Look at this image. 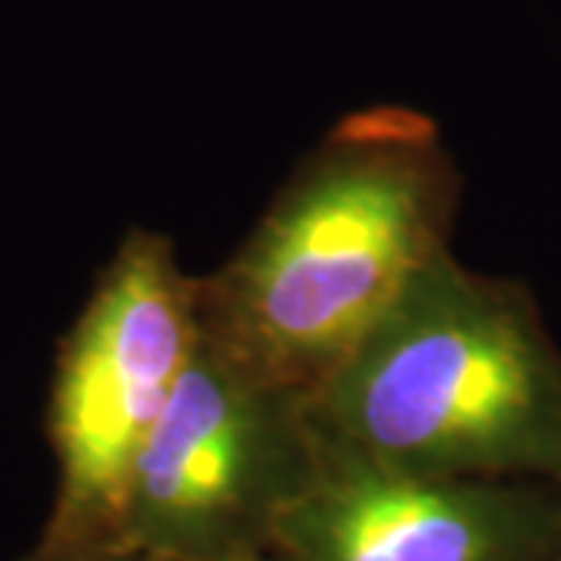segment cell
<instances>
[{
  "label": "cell",
  "instance_id": "8992f818",
  "mask_svg": "<svg viewBox=\"0 0 561 561\" xmlns=\"http://www.w3.org/2000/svg\"><path fill=\"white\" fill-rule=\"evenodd\" d=\"M28 561H131V556L122 552H110V549H44Z\"/></svg>",
  "mask_w": 561,
  "mask_h": 561
},
{
  "label": "cell",
  "instance_id": "ba28073f",
  "mask_svg": "<svg viewBox=\"0 0 561 561\" xmlns=\"http://www.w3.org/2000/svg\"><path fill=\"white\" fill-rule=\"evenodd\" d=\"M546 561H561V540H559V546L552 549V556H549V559H546Z\"/></svg>",
  "mask_w": 561,
  "mask_h": 561
},
{
  "label": "cell",
  "instance_id": "52a82bcc",
  "mask_svg": "<svg viewBox=\"0 0 561 561\" xmlns=\"http://www.w3.org/2000/svg\"><path fill=\"white\" fill-rule=\"evenodd\" d=\"M131 561H284L275 552H256V556H225V559H184V556H131Z\"/></svg>",
  "mask_w": 561,
  "mask_h": 561
},
{
  "label": "cell",
  "instance_id": "277c9868",
  "mask_svg": "<svg viewBox=\"0 0 561 561\" xmlns=\"http://www.w3.org/2000/svg\"><path fill=\"white\" fill-rule=\"evenodd\" d=\"M324 459L312 397L201 343L140 453L122 518L125 556L272 552L280 515Z\"/></svg>",
  "mask_w": 561,
  "mask_h": 561
},
{
  "label": "cell",
  "instance_id": "6da1fadb",
  "mask_svg": "<svg viewBox=\"0 0 561 561\" xmlns=\"http://www.w3.org/2000/svg\"><path fill=\"white\" fill-rule=\"evenodd\" d=\"M459 169L419 110L368 106L306 153L238 253L201 278L206 341L312 397L443 250Z\"/></svg>",
  "mask_w": 561,
  "mask_h": 561
},
{
  "label": "cell",
  "instance_id": "3957f363",
  "mask_svg": "<svg viewBox=\"0 0 561 561\" xmlns=\"http://www.w3.org/2000/svg\"><path fill=\"white\" fill-rule=\"evenodd\" d=\"M197 343L201 278L184 272L165 234L128 231L57 359L47 431L60 486L44 549L122 552L140 453Z\"/></svg>",
  "mask_w": 561,
  "mask_h": 561
},
{
  "label": "cell",
  "instance_id": "7a4b0ae2",
  "mask_svg": "<svg viewBox=\"0 0 561 561\" xmlns=\"http://www.w3.org/2000/svg\"><path fill=\"white\" fill-rule=\"evenodd\" d=\"M324 446L437 478L561 483V353L522 280L427 262L312 393Z\"/></svg>",
  "mask_w": 561,
  "mask_h": 561
},
{
  "label": "cell",
  "instance_id": "5b68a950",
  "mask_svg": "<svg viewBox=\"0 0 561 561\" xmlns=\"http://www.w3.org/2000/svg\"><path fill=\"white\" fill-rule=\"evenodd\" d=\"M324 443V440H321ZM561 540V483L437 478L324 446L280 515L284 561H546Z\"/></svg>",
  "mask_w": 561,
  "mask_h": 561
}]
</instances>
